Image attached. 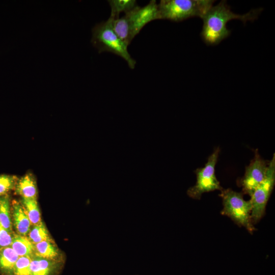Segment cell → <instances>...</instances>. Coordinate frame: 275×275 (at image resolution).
<instances>
[{"mask_svg": "<svg viewBox=\"0 0 275 275\" xmlns=\"http://www.w3.org/2000/svg\"><path fill=\"white\" fill-rule=\"evenodd\" d=\"M19 256L11 246L0 248V273L12 275L15 264Z\"/></svg>", "mask_w": 275, "mask_h": 275, "instance_id": "cell-11", "label": "cell"}, {"mask_svg": "<svg viewBox=\"0 0 275 275\" xmlns=\"http://www.w3.org/2000/svg\"><path fill=\"white\" fill-rule=\"evenodd\" d=\"M19 256L34 257L35 246L34 244L26 237L19 234L13 235L10 246Z\"/></svg>", "mask_w": 275, "mask_h": 275, "instance_id": "cell-12", "label": "cell"}, {"mask_svg": "<svg viewBox=\"0 0 275 275\" xmlns=\"http://www.w3.org/2000/svg\"><path fill=\"white\" fill-rule=\"evenodd\" d=\"M29 236L30 240L33 244H36L42 241H50L48 232L41 222L35 225L30 231Z\"/></svg>", "mask_w": 275, "mask_h": 275, "instance_id": "cell-18", "label": "cell"}, {"mask_svg": "<svg viewBox=\"0 0 275 275\" xmlns=\"http://www.w3.org/2000/svg\"><path fill=\"white\" fill-rule=\"evenodd\" d=\"M12 215L17 231L25 236L30 232L31 223L24 208L16 201L12 202Z\"/></svg>", "mask_w": 275, "mask_h": 275, "instance_id": "cell-10", "label": "cell"}, {"mask_svg": "<svg viewBox=\"0 0 275 275\" xmlns=\"http://www.w3.org/2000/svg\"><path fill=\"white\" fill-rule=\"evenodd\" d=\"M268 162L263 159L257 149L249 164L245 167L243 176L238 181L243 194L252 196L255 190L265 179Z\"/></svg>", "mask_w": 275, "mask_h": 275, "instance_id": "cell-8", "label": "cell"}, {"mask_svg": "<svg viewBox=\"0 0 275 275\" xmlns=\"http://www.w3.org/2000/svg\"><path fill=\"white\" fill-rule=\"evenodd\" d=\"M13 235L7 230L0 223V248L10 246Z\"/></svg>", "mask_w": 275, "mask_h": 275, "instance_id": "cell-21", "label": "cell"}, {"mask_svg": "<svg viewBox=\"0 0 275 275\" xmlns=\"http://www.w3.org/2000/svg\"><path fill=\"white\" fill-rule=\"evenodd\" d=\"M159 19L158 4L152 0L146 6H136L121 18L114 19L113 29L128 46L141 30L150 22Z\"/></svg>", "mask_w": 275, "mask_h": 275, "instance_id": "cell-2", "label": "cell"}, {"mask_svg": "<svg viewBox=\"0 0 275 275\" xmlns=\"http://www.w3.org/2000/svg\"><path fill=\"white\" fill-rule=\"evenodd\" d=\"M57 261L35 256L30 266V275H55L59 269Z\"/></svg>", "mask_w": 275, "mask_h": 275, "instance_id": "cell-9", "label": "cell"}, {"mask_svg": "<svg viewBox=\"0 0 275 275\" xmlns=\"http://www.w3.org/2000/svg\"><path fill=\"white\" fill-rule=\"evenodd\" d=\"M107 2L111 9L110 16L115 19L119 17L120 13L126 14L137 6L135 0H109Z\"/></svg>", "mask_w": 275, "mask_h": 275, "instance_id": "cell-15", "label": "cell"}, {"mask_svg": "<svg viewBox=\"0 0 275 275\" xmlns=\"http://www.w3.org/2000/svg\"><path fill=\"white\" fill-rule=\"evenodd\" d=\"M220 150L219 147H216L208 157L204 166L195 170L196 184L187 190V195L191 198L200 199L204 193L216 190L221 191L223 189L215 173Z\"/></svg>", "mask_w": 275, "mask_h": 275, "instance_id": "cell-6", "label": "cell"}, {"mask_svg": "<svg viewBox=\"0 0 275 275\" xmlns=\"http://www.w3.org/2000/svg\"><path fill=\"white\" fill-rule=\"evenodd\" d=\"M219 196L223 205L222 214L253 233L255 228L251 219L252 205L251 200H245L242 192H237L230 188L223 189Z\"/></svg>", "mask_w": 275, "mask_h": 275, "instance_id": "cell-5", "label": "cell"}, {"mask_svg": "<svg viewBox=\"0 0 275 275\" xmlns=\"http://www.w3.org/2000/svg\"><path fill=\"white\" fill-rule=\"evenodd\" d=\"M114 18L111 16L105 21L96 24L92 29L91 42L99 53L109 52L123 58L128 67L133 69L136 61L128 51L127 46L115 33L113 23Z\"/></svg>", "mask_w": 275, "mask_h": 275, "instance_id": "cell-3", "label": "cell"}, {"mask_svg": "<svg viewBox=\"0 0 275 275\" xmlns=\"http://www.w3.org/2000/svg\"><path fill=\"white\" fill-rule=\"evenodd\" d=\"M275 183V154L268 162L266 176L251 197L252 205L251 219L257 224L264 216L266 206Z\"/></svg>", "mask_w": 275, "mask_h": 275, "instance_id": "cell-7", "label": "cell"}, {"mask_svg": "<svg viewBox=\"0 0 275 275\" xmlns=\"http://www.w3.org/2000/svg\"><path fill=\"white\" fill-rule=\"evenodd\" d=\"M261 8L252 10L240 15L233 12L226 1L212 6L202 17L203 25L200 35L207 45H215L227 38L231 34L227 23L233 19L240 20L244 23L257 19Z\"/></svg>", "mask_w": 275, "mask_h": 275, "instance_id": "cell-1", "label": "cell"}, {"mask_svg": "<svg viewBox=\"0 0 275 275\" xmlns=\"http://www.w3.org/2000/svg\"><path fill=\"white\" fill-rule=\"evenodd\" d=\"M214 2L211 0H161L158 4L159 19L180 22L193 17L202 18Z\"/></svg>", "mask_w": 275, "mask_h": 275, "instance_id": "cell-4", "label": "cell"}, {"mask_svg": "<svg viewBox=\"0 0 275 275\" xmlns=\"http://www.w3.org/2000/svg\"><path fill=\"white\" fill-rule=\"evenodd\" d=\"M22 203L31 223L35 225L40 223V213L36 199L22 198Z\"/></svg>", "mask_w": 275, "mask_h": 275, "instance_id": "cell-17", "label": "cell"}, {"mask_svg": "<svg viewBox=\"0 0 275 275\" xmlns=\"http://www.w3.org/2000/svg\"><path fill=\"white\" fill-rule=\"evenodd\" d=\"M35 253L36 256L57 261L59 257V253L56 248L50 241H42L35 244Z\"/></svg>", "mask_w": 275, "mask_h": 275, "instance_id": "cell-14", "label": "cell"}, {"mask_svg": "<svg viewBox=\"0 0 275 275\" xmlns=\"http://www.w3.org/2000/svg\"><path fill=\"white\" fill-rule=\"evenodd\" d=\"M0 223L7 230L12 233L10 198L7 194L0 196Z\"/></svg>", "mask_w": 275, "mask_h": 275, "instance_id": "cell-16", "label": "cell"}, {"mask_svg": "<svg viewBox=\"0 0 275 275\" xmlns=\"http://www.w3.org/2000/svg\"><path fill=\"white\" fill-rule=\"evenodd\" d=\"M15 187L16 193L22 198L36 199V186L31 174H26L18 180Z\"/></svg>", "mask_w": 275, "mask_h": 275, "instance_id": "cell-13", "label": "cell"}, {"mask_svg": "<svg viewBox=\"0 0 275 275\" xmlns=\"http://www.w3.org/2000/svg\"><path fill=\"white\" fill-rule=\"evenodd\" d=\"M32 257H19L17 260L12 275H30V266Z\"/></svg>", "mask_w": 275, "mask_h": 275, "instance_id": "cell-19", "label": "cell"}, {"mask_svg": "<svg viewBox=\"0 0 275 275\" xmlns=\"http://www.w3.org/2000/svg\"><path fill=\"white\" fill-rule=\"evenodd\" d=\"M17 178L14 176L0 175V196L4 195L12 189L16 184Z\"/></svg>", "mask_w": 275, "mask_h": 275, "instance_id": "cell-20", "label": "cell"}]
</instances>
